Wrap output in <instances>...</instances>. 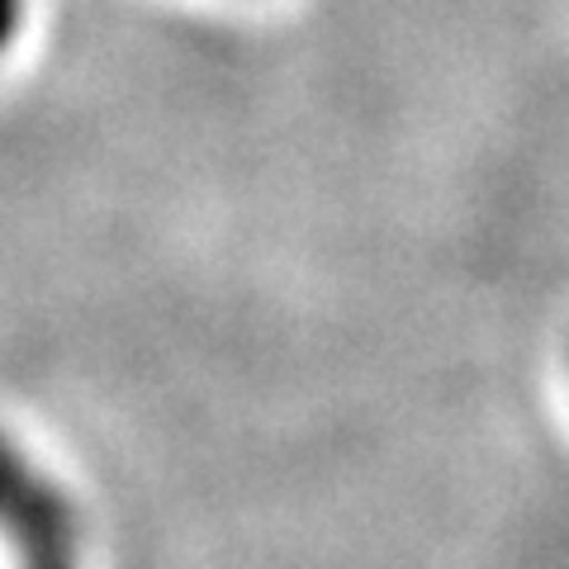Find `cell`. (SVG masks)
I'll list each match as a JSON object with an SVG mask.
<instances>
[{
	"label": "cell",
	"mask_w": 569,
	"mask_h": 569,
	"mask_svg": "<svg viewBox=\"0 0 569 569\" xmlns=\"http://www.w3.org/2000/svg\"><path fill=\"white\" fill-rule=\"evenodd\" d=\"M0 531L20 569H81L77 508L10 437H0Z\"/></svg>",
	"instance_id": "1"
},
{
	"label": "cell",
	"mask_w": 569,
	"mask_h": 569,
	"mask_svg": "<svg viewBox=\"0 0 569 569\" xmlns=\"http://www.w3.org/2000/svg\"><path fill=\"white\" fill-rule=\"evenodd\" d=\"M20 6H24V0H0V52L10 48L14 29H20Z\"/></svg>",
	"instance_id": "2"
}]
</instances>
